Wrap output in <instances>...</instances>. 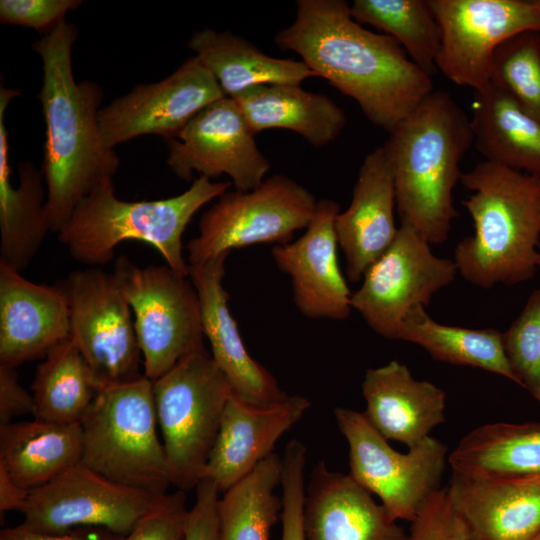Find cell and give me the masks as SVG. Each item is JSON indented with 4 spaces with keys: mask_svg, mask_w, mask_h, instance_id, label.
Instances as JSON below:
<instances>
[{
    "mask_svg": "<svg viewBox=\"0 0 540 540\" xmlns=\"http://www.w3.org/2000/svg\"><path fill=\"white\" fill-rule=\"evenodd\" d=\"M282 458L272 453L218 501V540H270L281 517L282 500L275 489L281 484Z\"/></svg>",
    "mask_w": 540,
    "mask_h": 540,
    "instance_id": "cell-33",
    "label": "cell"
},
{
    "mask_svg": "<svg viewBox=\"0 0 540 540\" xmlns=\"http://www.w3.org/2000/svg\"><path fill=\"white\" fill-rule=\"evenodd\" d=\"M254 134L236 101L222 97L198 112L177 134L167 140V165L184 181L193 172L209 179L228 175L235 190L259 186L270 163L259 150Z\"/></svg>",
    "mask_w": 540,
    "mask_h": 540,
    "instance_id": "cell-15",
    "label": "cell"
},
{
    "mask_svg": "<svg viewBox=\"0 0 540 540\" xmlns=\"http://www.w3.org/2000/svg\"><path fill=\"white\" fill-rule=\"evenodd\" d=\"M188 515L185 491L166 493L122 540H185Z\"/></svg>",
    "mask_w": 540,
    "mask_h": 540,
    "instance_id": "cell-38",
    "label": "cell"
},
{
    "mask_svg": "<svg viewBox=\"0 0 540 540\" xmlns=\"http://www.w3.org/2000/svg\"><path fill=\"white\" fill-rule=\"evenodd\" d=\"M474 145L486 158L540 177V119L490 82L474 92Z\"/></svg>",
    "mask_w": 540,
    "mask_h": 540,
    "instance_id": "cell-27",
    "label": "cell"
},
{
    "mask_svg": "<svg viewBox=\"0 0 540 540\" xmlns=\"http://www.w3.org/2000/svg\"><path fill=\"white\" fill-rule=\"evenodd\" d=\"M537 265H538V268H540V249H539L538 257H537Z\"/></svg>",
    "mask_w": 540,
    "mask_h": 540,
    "instance_id": "cell-45",
    "label": "cell"
},
{
    "mask_svg": "<svg viewBox=\"0 0 540 540\" xmlns=\"http://www.w3.org/2000/svg\"><path fill=\"white\" fill-rule=\"evenodd\" d=\"M113 274L132 310L146 378H160L204 347L200 301L189 277L167 264L139 267L126 256L116 259Z\"/></svg>",
    "mask_w": 540,
    "mask_h": 540,
    "instance_id": "cell-8",
    "label": "cell"
},
{
    "mask_svg": "<svg viewBox=\"0 0 540 540\" xmlns=\"http://www.w3.org/2000/svg\"><path fill=\"white\" fill-rule=\"evenodd\" d=\"M395 206L393 170L383 145L365 156L350 205L335 218L336 237L351 282L360 281L395 240L399 229Z\"/></svg>",
    "mask_w": 540,
    "mask_h": 540,
    "instance_id": "cell-20",
    "label": "cell"
},
{
    "mask_svg": "<svg viewBox=\"0 0 540 540\" xmlns=\"http://www.w3.org/2000/svg\"><path fill=\"white\" fill-rule=\"evenodd\" d=\"M152 382L171 484L191 490L202 479L232 388L205 346Z\"/></svg>",
    "mask_w": 540,
    "mask_h": 540,
    "instance_id": "cell-7",
    "label": "cell"
},
{
    "mask_svg": "<svg viewBox=\"0 0 540 540\" xmlns=\"http://www.w3.org/2000/svg\"><path fill=\"white\" fill-rule=\"evenodd\" d=\"M20 92L0 87V263L23 272L50 231L46 218L44 176L31 162L18 165L19 184L10 182L5 111Z\"/></svg>",
    "mask_w": 540,
    "mask_h": 540,
    "instance_id": "cell-25",
    "label": "cell"
},
{
    "mask_svg": "<svg viewBox=\"0 0 540 540\" xmlns=\"http://www.w3.org/2000/svg\"><path fill=\"white\" fill-rule=\"evenodd\" d=\"M77 28L66 20L33 42L43 67L37 95L46 125L42 173L50 231L58 233L78 203L117 173L120 159L103 142L99 112L103 91L92 81L76 82L72 47Z\"/></svg>",
    "mask_w": 540,
    "mask_h": 540,
    "instance_id": "cell-2",
    "label": "cell"
},
{
    "mask_svg": "<svg viewBox=\"0 0 540 540\" xmlns=\"http://www.w3.org/2000/svg\"><path fill=\"white\" fill-rule=\"evenodd\" d=\"M409 540H475L454 509L446 487L438 491L411 521Z\"/></svg>",
    "mask_w": 540,
    "mask_h": 540,
    "instance_id": "cell-39",
    "label": "cell"
},
{
    "mask_svg": "<svg viewBox=\"0 0 540 540\" xmlns=\"http://www.w3.org/2000/svg\"><path fill=\"white\" fill-rule=\"evenodd\" d=\"M82 3L81 0H1L0 22L32 28L46 35Z\"/></svg>",
    "mask_w": 540,
    "mask_h": 540,
    "instance_id": "cell-40",
    "label": "cell"
},
{
    "mask_svg": "<svg viewBox=\"0 0 540 540\" xmlns=\"http://www.w3.org/2000/svg\"><path fill=\"white\" fill-rule=\"evenodd\" d=\"M397 340L421 346L437 361L479 368L518 384L498 330L444 325L433 320L423 305H416L401 321Z\"/></svg>",
    "mask_w": 540,
    "mask_h": 540,
    "instance_id": "cell-31",
    "label": "cell"
},
{
    "mask_svg": "<svg viewBox=\"0 0 540 540\" xmlns=\"http://www.w3.org/2000/svg\"><path fill=\"white\" fill-rule=\"evenodd\" d=\"M306 448L291 439L282 457V535L281 540H306L304 528Z\"/></svg>",
    "mask_w": 540,
    "mask_h": 540,
    "instance_id": "cell-37",
    "label": "cell"
},
{
    "mask_svg": "<svg viewBox=\"0 0 540 540\" xmlns=\"http://www.w3.org/2000/svg\"><path fill=\"white\" fill-rule=\"evenodd\" d=\"M35 401L19 382L15 367L0 364V425L25 414H35Z\"/></svg>",
    "mask_w": 540,
    "mask_h": 540,
    "instance_id": "cell-42",
    "label": "cell"
},
{
    "mask_svg": "<svg viewBox=\"0 0 540 540\" xmlns=\"http://www.w3.org/2000/svg\"><path fill=\"white\" fill-rule=\"evenodd\" d=\"M232 99L254 135L266 129H288L320 148L333 142L346 125L342 107L330 97L300 85H259Z\"/></svg>",
    "mask_w": 540,
    "mask_h": 540,
    "instance_id": "cell-26",
    "label": "cell"
},
{
    "mask_svg": "<svg viewBox=\"0 0 540 540\" xmlns=\"http://www.w3.org/2000/svg\"><path fill=\"white\" fill-rule=\"evenodd\" d=\"M361 387L366 402L363 413L371 425L385 439L408 449L445 422V392L432 382L415 379L397 360L367 369Z\"/></svg>",
    "mask_w": 540,
    "mask_h": 540,
    "instance_id": "cell-24",
    "label": "cell"
},
{
    "mask_svg": "<svg viewBox=\"0 0 540 540\" xmlns=\"http://www.w3.org/2000/svg\"><path fill=\"white\" fill-rule=\"evenodd\" d=\"M229 254L189 265V278L200 301L204 337L232 391L252 405H271L288 395L272 374L248 353L231 315L229 293L223 285L225 260Z\"/></svg>",
    "mask_w": 540,
    "mask_h": 540,
    "instance_id": "cell-19",
    "label": "cell"
},
{
    "mask_svg": "<svg viewBox=\"0 0 540 540\" xmlns=\"http://www.w3.org/2000/svg\"><path fill=\"white\" fill-rule=\"evenodd\" d=\"M441 31L436 66L474 92L491 80L498 46L516 34L540 33V0H429Z\"/></svg>",
    "mask_w": 540,
    "mask_h": 540,
    "instance_id": "cell-12",
    "label": "cell"
},
{
    "mask_svg": "<svg viewBox=\"0 0 540 540\" xmlns=\"http://www.w3.org/2000/svg\"><path fill=\"white\" fill-rule=\"evenodd\" d=\"M350 12L359 24L394 38L426 74L437 72L441 31L429 0H355Z\"/></svg>",
    "mask_w": 540,
    "mask_h": 540,
    "instance_id": "cell-34",
    "label": "cell"
},
{
    "mask_svg": "<svg viewBox=\"0 0 540 540\" xmlns=\"http://www.w3.org/2000/svg\"><path fill=\"white\" fill-rule=\"evenodd\" d=\"M28 490L17 485L9 476L6 469L0 465V511H20L23 509L28 496Z\"/></svg>",
    "mask_w": 540,
    "mask_h": 540,
    "instance_id": "cell-44",
    "label": "cell"
},
{
    "mask_svg": "<svg viewBox=\"0 0 540 540\" xmlns=\"http://www.w3.org/2000/svg\"><path fill=\"white\" fill-rule=\"evenodd\" d=\"M453 260L433 254L430 243L415 229L401 224L388 250L366 271L351 308L380 336L397 340L406 313L427 306L432 296L454 281Z\"/></svg>",
    "mask_w": 540,
    "mask_h": 540,
    "instance_id": "cell-13",
    "label": "cell"
},
{
    "mask_svg": "<svg viewBox=\"0 0 540 540\" xmlns=\"http://www.w3.org/2000/svg\"><path fill=\"white\" fill-rule=\"evenodd\" d=\"M80 424L82 465L127 487L167 493L172 484L151 380L142 376L102 387Z\"/></svg>",
    "mask_w": 540,
    "mask_h": 540,
    "instance_id": "cell-6",
    "label": "cell"
},
{
    "mask_svg": "<svg viewBox=\"0 0 540 540\" xmlns=\"http://www.w3.org/2000/svg\"><path fill=\"white\" fill-rule=\"evenodd\" d=\"M314 195L295 180L275 174L249 191H226L199 220V234L186 249L198 264L233 249L289 243L306 229L316 210Z\"/></svg>",
    "mask_w": 540,
    "mask_h": 540,
    "instance_id": "cell-10",
    "label": "cell"
},
{
    "mask_svg": "<svg viewBox=\"0 0 540 540\" xmlns=\"http://www.w3.org/2000/svg\"><path fill=\"white\" fill-rule=\"evenodd\" d=\"M222 97L215 77L192 56L165 79L137 85L101 108L103 142L114 149L142 135L176 138L198 112Z\"/></svg>",
    "mask_w": 540,
    "mask_h": 540,
    "instance_id": "cell-16",
    "label": "cell"
},
{
    "mask_svg": "<svg viewBox=\"0 0 540 540\" xmlns=\"http://www.w3.org/2000/svg\"><path fill=\"white\" fill-rule=\"evenodd\" d=\"M532 540H540V532Z\"/></svg>",
    "mask_w": 540,
    "mask_h": 540,
    "instance_id": "cell-46",
    "label": "cell"
},
{
    "mask_svg": "<svg viewBox=\"0 0 540 540\" xmlns=\"http://www.w3.org/2000/svg\"><path fill=\"white\" fill-rule=\"evenodd\" d=\"M69 337V307L61 288L33 283L0 263V364L16 368L45 357Z\"/></svg>",
    "mask_w": 540,
    "mask_h": 540,
    "instance_id": "cell-21",
    "label": "cell"
},
{
    "mask_svg": "<svg viewBox=\"0 0 540 540\" xmlns=\"http://www.w3.org/2000/svg\"><path fill=\"white\" fill-rule=\"evenodd\" d=\"M161 496L111 481L80 463L29 492L22 525L41 532L93 526L126 536Z\"/></svg>",
    "mask_w": 540,
    "mask_h": 540,
    "instance_id": "cell-14",
    "label": "cell"
},
{
    "mask_svg": "<svg viewBox=\"0 0 540 540\" xmlns=\"http://www.w3.org/2000/svg\"><path fill=\"white\" fill-rule=\"evenodd\" d=\"M230 181L199 176L183 193L159 200L124 201L108 179L84 197L58 232V240L77 262L104 265L112 261L123 241H142L154 247L166 264L189 277L183 256V233L195 213L228 191Z\"/></svg>",
    "mask_w": 540,
    "mask_h": 540,
    "instance_id": "cell-5",
    "label": "cell"
},
{
    "mask_svg": "<svg viewBox=\"0 0 540 540\" xmlns=\"http://www.w3.org/2000/svg\"><path fill=\"white\" fill-rule=\"evenodd\" d=\"M310 406V401L300 395L257 406L232 391L202 478L212 480L220 492L227 491L274 453L280 437Z\"/></svg>",
    "mask_w": 540,
    "mask_h": 540,
    "instance_id": "cell-18",
    "label": "cell"
},
{
    "mask_svg": "<svg viewBox=\"0 0 540 540\" xmlns=\"http://www.w3.org/2000/svg\"><path fill=\"white\" fill-rule=\"evenodd\" d=\"M187 45L229 98L259 85H300L316 77L302 60L269 56L230 31L204 28L194 32Z\"/></svg>",
    "mask_w": 540,
    "mask_h": 540,
    "instance_id": "cell-28",
    "label": "cell"
},
{
    "mask_svg": "<svg viewBox=\"0 0 540 540\" xmlns=\"http://www.w3.org/2000/svg\"><path fill=\"white\" fill-rule=\"evenodd\" d=\"M306 540H409L382 504L349 474L320 461L305 490Z\"/></svg>",
    "mask_w": 540,
    "mask_h": 540,
    "instance_id": "cell-23",
    "label": "cell"
},
{
    "mask_svg": "<svg viewBox=\"0 0 540 540\" xmlns=\"http://www.w3.org/2000/svg\"><path fill=\"white\" fill-rule=\"evenodd\" d=\"M448 464L465 477L540 475V422L481 425L459 441Z\"/></svg>",
    "mask_w": 540,
    "mask_h": 540,
    "instance_id": "cell-30",
    "label": "cell"
},
{
    "mask_svg": "<svg viewBox=\"0 0 540 540\" xmlns=\"http://www.w3.org/2000/svg\"><path fill=\"white\" fill-rule=\"evenodd\" d=\"M120 536L106 528L82 526L62 532H41L20 524L2 529L0 540H122Z\"/></svg>",
    "mask_w": 540,
    "mask_h": 540,
    "instance_id": "cell-43",
    "label": "cell"
},
{
    "mask_svg": "<svg viewBox=\"0 0 540 540\" xmlns=\"http://www.w3.org/2000/svg\"><path fill=\"white\" fill-rule=\"evenodd\" d=\"M334 416L349 449V475L394 520L411 522L441 487L448 447L427 437L407 453L394 450L363 412L337 407Z\"/></svg>",
    "mask_w": 540,
    "mask_h": 540,
    "instance_id": "cell-9",
    "label": "cell"
},
{
    "mask_svg": "<svg viewBox=\"0 0 540 540\" xmlns=\"http://www.w3.org/2000/svg\"><path fill=\"white\" fill-rule=\"evenodd\" d=\"M460 181L473 191L462 205L475 231L454 250L458 272L485 289L532 279L538 269L540 177L484 161Z\"/></svg>",
    "mask_w": 540,
    "mask_h": 540,
    "instance_id": "cell-4",
    "label": "cell"
},
{
    "mask_svg": "<svg viewBox=\"0 0 540 540\" xmlns=\"http://www.w3.org/2000/svg\"><path fill=\"white\" fill-rule=\"evenodd\" d=\"M490 82L540 119V33L522 32L501 43Z\"/></svg>",
    "mask_w": 540,
    "mask_h": 540,
    "instance_id": "cell-35",
    "label": "cell"
},
{
    "mask_svg": "<svg viewBox=\"0 0 540 540\" xmlns=\"http://www.w3.org/2000/svg\"><path fill=\"white\" fill-rule=\"evenodd\" d=\"M195 489L196 499L189 510L185 540H218L220 491L216 484L207 478H202Z\"/></svg>",
    "mask_w": 540,
    "mask_h": 540,
    "instance_id": "cell-41",
    "label": "cell"
},
{
    "mask_svg": "<svg viewBox=\"0 0 540 540\" xmlns=\"http://www.w3.org/2000/svg\"><path fill=\"white\" fill-rule=\"evenodd\" d=\"M80 423L34 419L0 425V465L20 487L31 491L81 463Z\"/></svg>",
    "mask_w": 540,
    "mask_h": 540,
    "instance_id": "cell-29",
    "label": "cell"
},
{
    "mask_svg": "<svg viewBox=\"0 0 540 540\" xmlns=\"http://www.w3.org/2000/svg\"><path fill=\"white\" fill-rule=\"evenodd\" d=\"M446 489L475 540H532L540 532V475L452 474Z\"/></svg>",
    "mask_w": 540,
    "mask_h": 540,
    "instance_id": "cell-22",
    "label": "cell"
},
{
    "mask_svg": "<svg viewBox=\"0 0 540 540\" xmlns=\"http://www.w3.org/2000/svg\"><path fill=\"white\" fill-rule=\"evenodd\" d=\"M502 344L518 385L540 403V289L531 293L520 315L502 333Z\"/></svg>",
    "mask_w": 540,
    "mask_h": 540,
    "instance_id": "cell-36",
    "label": "cell"
},
{
    "mask_svg": "<svg viewBox=\"0 0 540 540\" xmlns=\"http://www.w3.org/2000/svg\"><path fill=\"white\" fill-rule=\"evenodd\" d=\"M34 419L80 423L101 389L88 362L71 337L59 342L38 365L31 386Z\"/></svg>",
    "mask_w": 540,
    "mask_h": 540,
    "instance_id": "cell-32",
    "label": "cell"
},
{
    "mask_svg": "<svg viewBox=\"0 0 540 540\" xmlns=\"http://www.w3.org/2000/svg\"><path fill=\"white\" fill-rule=\"evenodd\" d=\"M337 202L321 199L303 235L275 245L272 257L291 279L293 302L307 318L344 320L351 313V291L338 265Z\"/></svg>",
    "mask_w": 540,
    "mask_h": 540,
    "instance_id": "cell-17",
    "label": "cell"
},
{
    "mask_svg": "<svg viewBox=\"0 0 540 540\" xmlns=\"http://www.w3.org/2000/svg\"><path fill=\"white\" fill-rule=\"evenodd\" d=\"M56 284L67 299L70 337L101 388L144 376L132 310L115 275L74 270Z\"/></svg>",
    "mask_w": 540,
    "mask_h": 540,
    "instance_id": "cell-11",
    "label": "cell"
},
{
    "mask_svg": "<svg viewBox=\"0 0 540 540\" xmlns=\"http://www.w3.org/2000/svg\"><path fill=\"white\" fill-rule=\"evenodd\" d=\"M294 22L274 37L316 74L391 132L433 91L431 76L398 42L356 22L344 0H298Z\"/></svg>",
    "mask_w": 540,
    "mask_h": 540,
    "instance_id": "cell-1",
    "label": "cell"
},
{
    "mask_svg": "<svg viewBox=\"0 0 540 540\" xmlns=\"http://www.w3.org/2000/svg\"><path fill=\"white\" fill-rule=\"evenodd\" d=\"M474 144L470 118L452 96L433 90L391 132L384 147L401 224L430 244L444 243L458 216L453 189L460 163Z\"/></svg>",
    "mask_w": 540,
    "mask_h": 540,
    "instance_id": "cell-3",
    "label": "cell"
}]
</instances>
